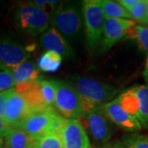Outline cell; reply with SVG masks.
I'll list each match as a JSON object with an SVG mask.
<instances>
[{"mask_svg":"<svg viewBox=\"0 0 148 148\" xmlns=\"http://www.w3.org/2000/svg\"><path fill=\"white\" fill-rule=\"evenodd\" d=\"M69 83L82 96L87 112L113 101L112 99L118 92L116 88L111 85L81 76L72 77Z\"/></svg>","mask_w":148,"mask_h":148,"instance_id":"cell-1","label":"cell"},{"mask_svg":"<svg viewBox=\"0 0 148 148\" xmlns=\"http://www.w3.org/2000/svg\"><path fill=\"white\" fill-rule=\"evenodd\" d=\"M82 5L86 45L88 51L93 53L101 46L106 17L100 0H86Z\"/></svg>","mask_w":148,"mask_h":148,"instance_id":"cell-2","label":"cell"},{"mask_svg":"<svg viewBox=\"0 0 148 148\" xmlns=\"http://www.w3.org/2000/svg\"><path fill=\"white\" fill-rule=\"evenodd\" d=\"M51 23L68 41L77 39L83 23L82 8L76 3H64L54 8Z\"/></svg>","mask_w":148,"mask_h":148,"instance_id":"cell-3","label":"cell"},{"mask_svg":"<svg viewBox=\"0 0 148 148\" xmlns=\"http://www.w3.org/2000/svg\"><path fill=\"white\" fill-rule=\"evenodd\" d=\"M56 97L53 107L59 114L68 119H80L87 113L82 96L69 82L54 80Z\"/></svg>","mask_w":148,"mask_h":148,"instance_id":"cell-4","label":"cell"},{"mask_svg":"<svg viewBox=\"0 0 148 148\" xmlns=\"http://www.w3.org/2000/svg\"><path fill=\"white\" fill-rule=\"evenodd\" d=\"M14 21L20 30L36 36L42 35L49 29L51 16L47 11L37 8L30 1L16 7Z\"/></svg>","mask_w":148,"mask_h":148,"instance_id":"cell-5","label":"cell"},{"mask_svg":"<svg viewBox=\"0 0 148 148\" xmlns=\"http://www.w3.org/2000/svg\"><path fill=\"white\" fill-rule=\"evenodd\" d=\"M80 120L96 145H106L113 136L114 123L107 117L102 106L93 108Z\"/></svg>","mask_w":148,"mask_h":148,"instance_id":"cell-6","label":"cell"},{"mask_svg":"<svg viewBox=\"0 0 148 148\" xmlns=\"http://www.w3.org/2000/svg\"><path fill=\"white\" fill-rule=\"evenodd\" d=\"M58 114V111L53 106L32 110L19 127L32 138L37 139L49 132L53 120Z\"/></svg>","mask_w":148,"mask_h":148,"instance_id":"cell-7","label":"cell"},{"mask_svg":"<svg viewBox=\"0 0 148 148\" xmlns=\"http://www.w3.org/2000/svg\"><path fill=\"white\" fill-rule=\"evenodd\" d=\"M28 49L9 36H0V65L12 70L28 60Z\"/></svg>","mask_w":148,"mask_h":148,"instance_id":"cell-8","label":"cell"},{"mask_svg":"<svg viewBox=\"0 0 148 148\" xmlns=\"http://www.w3.org/2000/svg\"><path fill=\"white\" fill-rule=\"evenodd\" d=\"M135 25V22L129 19L106 18L100 50L101 52L109 50L123 38H125L128 30Z\"/></svg>","mask_w":148,"mask_h":148,"instance_id":"cell-9","label":"cell"},{"mask_svg":"<svg viewBox=\"0 0 148 148\" xmlns=\"http://www.w3.org/2000/svg\"><path fill=\"white\" fill-rule=\"evenodd\" d=\"M63 148H91L90 138L80 119H66L61 132Z\"/></svg>","mask_w":148,"mask_h":148,"instance_id":"cell-10","label":"cell"},{"mask_svg":"<svg viewBox=\"0 0 148 148\" xmlns=\"http://www.w3.org/2000/svg\"><path fill=\"white\" fill-rule=\"evenodd\" d=\"M102 109L114 124L128 132H136L143 128L138 119L122 107L117 99L102 106Z\"/></svg>","mask_w":148,"mask_h":148,"instance_id":"cell-11","label":"cell"},{"mask_svg":"<svg viewBox=\"0 0 148 148\" xmlns=\"http://www.w3.org/2000/svg\"><path fill=\"white\" fill-rule=\"evenodd\" d=\"M32 110L23 97L12 88L6 102L3 119L12 127H19Z\"/></svg>","mask_w":148,"mask_h":148,"instance_id":"cell-12","label":"cell"},{"mask_svg":"<svg viewBox=\"0 0 148 148\" xmlns=\"http://www.w3.org/2000/svg\"><path fill=\"white\" fill-rule=\"evenodd\" d=\"M40 42L46 51L55 52L65 59L73 58L74 51L69 41L52 26L41 35Z\"/></svg>","mask_w":148,"mask_h":148,"instance_id":"cell-13","label":"cell"},{"mask_svg":"<svg viewBox=\"0 0 148 148\" xmlns=\"http://www.w3.org/2000/svg\"><path fill=\"white\" fill-rule=\"evenodd\" d=\"M40 78L16 85L14 87L16 92L23 97L32 110L47 107L43 97Z\"/></svg>","mask_w":148,"mask_h":148,"instance_id":"cell-14","label":"cell"},{"mask_svg":"<svg viewBox=\"0 0 148 148\" xmlns=\"http://www.w3.org/2000/svg\"><path fill=\"white\" fill-rule=\"evenodd\" d=\"M36 140L21 127H12L4 137V147L33 148Z\"/></svg>","mask_w":148,"mask_h":148,"instance_id":"cell-15","label":"cell"},{"mask_svg":"<svg viewBox=\"0 0 148 148\" xmlns=\"http://www.w3.org/2000/svg\"><path fill=\"white\" fill-rule=\"evenodd\" d=\"M136 97L137 115L143 127L148 128V84L140 85L132 88Z\"/></svg>","mask_w":148,"mask_h":148,"instance_id":"cell-16","label":"cell"},{"mask_svg":"<svg viewBox=\"0 0 148 148\" xmlns=\"http://www.w3.org/2000/svg\"><path fill=\"white\" fill-rule=\"evenodd\" d=\"M12 72L16 85L36 81L40 78V70L37 66L28 60L12 69Z\"/></svg>","mask_w":148,"mask_h":148,"instance_id":"cell-17","label":"cell"},{"mask_svg":"<svg viewBox=\"0 0 148 148\" xmlns=\"http://www.w3.org/2000/svg\"><path fill=\"white\" fill-rule=\"evenodd\" d=\"M62 61L63 58L58 53L52 51H45L39 58L37 68L43 72L53 73L61 67Z\"/></svg>","mask_w":148,"mask_h":148,"instance_id":"cell-18","label":"cell"},{"mask_svg":"<svg viewBox=\"0 0 148 148\" xmlns=\"http://www.w3.org/2000/svg\"><path fill=\"white\" fill-rule=\"evenodd\" d=\"M101 3L106 18L131 19L129 12L125 9L119 2L111 0H101Z\"/></svg>","mask_w":148,"mask_h":148,"instance_id":"cell-19","label":"cell"},{"mask_svg":"<svg viewBox=\"0 0 148 148\" xmlns=\"http://www.w3.org/2000/svg\"><path fill=\"white\" fill-rule=\"evenodd\" d=\"M125 38L134 40L139 48L148 54V28L135 25L128 30Z\"/></svg>","mask_w":148,"mask_h":148,"instance_id":"cell-20","label":"cell"},{"mask_svg":"<svg viewBox=\"0 0 148 148\" xmlns=\"http://www.w3.org/2000/svg\"><path fill=\"white\" fill-rule=\"evenodd\" d=\"M33 148H63L61 136L54 133L45 134L37 138Z\"/></svg>","mask_w":148,"mask_h":148,"instance_id":"cell-21","label":"cell"},{"mask_svg":"<svg viewBox=\"0 0 148 148\" xmlns=\"http://www.w3.org/2000/svg\"><path fill=\"white\" fill-rule=\"evenodd\" d=\"M122 145L124 148H148V137L132 132L123 136Z\"/></svg>","mask_w":148,"mask_h":148,"instance_id":"cell-22","label":"cell"},{"mask_svg":"<svg viewBox=\"0 0 148 148\" xmlns=\"http://www.w3.org/2000/svg\"><path fill=\"white\" fill-rule=\"evenodd\" d=\"M44 100L47 106H53L56 97V84L54 80L40 78Z\"/></svg>","mask_w":148,"mask_h":148,"instance_id":"cell-23","label":"cell"},{"mask_svg":"<svg viewBox=\"0 0 148 148\" xmlns=\"http://www.w3.org/2000/svg\"><path fill=\"white\" fill-rule=\"evenodd\" d=\"M131 18L146 23L148 16V0H138V3L128 10Z\"/></svg>","mask_w":148,"mask_h":148,"instance_id":"cell-24","label":"cell"},{"mask_svg":"<svg viewBox=\"0 0 148 148\" xmlns=\"http://www.w3.org/2000/svg\"><path fill=\"white\" fill-rule=\"evenodd\" d=\"M15 86L12 70L0 65V92L10 90Z\"/></svg>","mask_w":148,"mask_h":148,"instance_id":"cell-25","label":"cell"},{"mask_svg":"<svg viewBox=\"0 0 148 148\" xmlns=\"http://www.w3.org/2000/svg\"><path fill=\"white\" fill-rule=\"evenodd\" d=\"M10 92L11 89L3 91V92H0V117H3L6 102H7V100L10 95Z\"/></svg>","mask_w":148,"mask_h":148,"instance_id":"cell-26","label":"cell"},{"mask_svg":"<svg viewBox=\"0 0 148 148\" xmlns=\"http://www.w3.org/2000/svg\"><path fill=\"white\" fill-rule=\"evenodd\" d=\"M11 128L12 127L6 122L3 117H0V137L4 138L7 135V133L10 131Z\"/></svg>","mask_w":148,"mask_h":148,"instance_id":"cell-27","label":"cell"},{"mask_svg":"<svg viewBox=\"0 0 148 148\" xmlns=\"http://www.w3.org/2000/svg\"><path fill=\"white\" fill-rule=\"evenodd\" d=\"M120 4H121L125 9H127V11L130 10L132 7L136 5L138 3V0H120L118 1Z\"/></svg>","mask_w":148,"mask_h":148,"instance_id":"cell-28","label":"cell"},{"mask_svg":"<svg viewBox=\"0 0 148 148\" xmlns=\"http://www.w3.org/2000/svg\"><path fill=\"white\" fill-rule=\"evenodd\" d=\"M100 148H124L122 143H109L102 146Z\"/></svg>","mask_w":148,"mask_h":148,"instance_id":"cell-29","label":"cell"},{"mask_svg":"<svg viewBox=\"0 0 148 148\" xmlns=\"http://www.w3.org/2000/svg\"><path fill=\"white\" fill-rule=\"evenodd\" d=\"M143 77L146 82V84H148V54L146 60V64H145V69L143 71Z\"/></svg>","mask_w":148,"mask_h":148,"instance_id":"cell-30","label":"cell"},{"mask_svg":"<svg viewBox=\"0 0 148 148\" xmlns=\"http://www.w3.org/2000/svg\"><path fill=\"white\" fill-rule=\"evenodd\" d=\"M4 147V138L0 137V148H3Z\"/></svg>","mask_w":148,"mask_h":148,"instance_id":"cell-31","label":"cell"},{"mask_svg":"<svg viewBox=\"0 0 148 148\" xmlns=\"http://www.w3.org/2000/svg\"><path fill=\"white\" fill-rule=\"evenodd\" d=\"M146 24H148V16H147V21H146Z\"/></svg>","mask_w":148,"mask_h":148,"instance_id":"cell-32","label":"cell"},{"mask_svg":"<svg viewBox=\"0 0 148 148\" xmlns=\"http://www.w3.org/2000/svg\"><path fill=\"white\" fill-rule=\"evenodd\" d=\"M3 148H6V147H3Z\"/></svg>","mask_w":148,"mask_h":148,"instance_id":"cell-33","label":"cell"}]
</instances>
